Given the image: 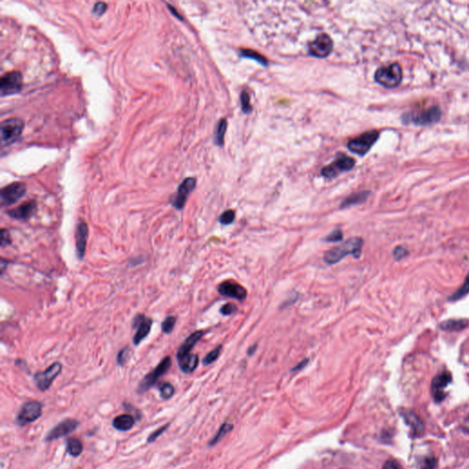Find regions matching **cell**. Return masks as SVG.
Instances as JSON below:
<instances>
[{
	"mask_svg": "<svg viewBox=\"0 0 469 469\" xmlns=\"http://www.w3.org/2000/svg\"><path fill=\"white\" fill-rule=\"evenodd\" d=\"M235 218H236L235 212L233 210H226L220 216L219 222L222 224H230L234 222Z\"/></svg>",
	"mask_w": 469,
	"mask_h": 469,
	"instance_id": "cell-34",
	"label": "cell"
},
{
	"mask_svg": "<svg viewBox=\"0 0 469 469\" xmlns=\"http://www.w3.org/2000/svg\"><path fill=\"white\" fill-rule=\"evenodd\" d=\"M462 430L464 432L469 434V415L465 419V421L462 423Z\"/></svg>",
	"mask_w": 469,
	"mask_h": 469,
	"instance_id": "cell-46",
	"label": "cell"
},
{
	"mask_svg": "<svg viewBox=\"0 0 469 469\" xmlns=\"http://www.w3.org/2000/svg\"><path fill=\"white\" fill-rule=\"evenodd\" d=\"M221 350H222V346H219V347H216L214 350H212L211 352L207 354L205 356V358L203 360V363L205 366L207 365H210L212 363H214L215 361L217 360L219 357V355L221 353Z\"/></svg>",
	"mask_w": 469,
	"mask_h": 469,
	"instance_id": "cell-32",
	"label": "cell"
},
{
	"mask_svg": "<svg viewBox=\"0 0 469 469\" xmlns=\"http://www.w3.org/2000/svg\"><path fill=\"white\" fill-rule=\"evenodd\" d=\"M227 128V122L225 119H221L218 125V129L216 132V143L218 146H222L224 144V137Z\"/></svg>",
	"mask_w": 469,
	"mask_h": 469,
	"instance_id": "cell-29",
	"label": "cell"
},
{
	"mask_svg": "<svg viewBox=\"0 0 469 469\" xmlns=\"http://www.w3.org/2000/svg\"><path fill=\"white\" fill-rule=\"evenodd\" d=\"M204 331H202V330L195 331V332L191 333L190 335L184 341V343L179 347V349L177 351V359L183 358L186 355L191 354V351L193 350V348L195 347V345L204 336Z\"/></svg>",
	"mask_w": 469,
	"mask_h": 469,
	"instance_id": "cell-21",
	"label": "cell"
},
{
	"mask_svg": "<svg viewBox=\"0 0 469 469\" xmlns=\"http://www.w3.org/2000/svg\"><path fill=\"white\" fill-rule=\"evenodd\" d=\"M241 55H243L244 57H248V58L254 59V60L258 61V62H260V63L263 64V65H267V64H268V61H267L265 58H264L262 55L258 54L257 52H255V51L243 50V51L241 52Z\"/></svg>",
	"mask_w": 469,
	"mask_h": 469,
	"instance_id": "cell-33",
	"label": "cell"
},
{
	"mask_svg": "<svg viewBox=\"0 0 469 469\" xmlns=\"http://www.w3.org/2000/svg\"><path fill=\"white\" fill-rule=\"evenodd\" d=\"M88 235V225L85 222L82 221L77 224L76 232H75V245H76L77 257L79 259H82L84 256Z\"/></svg>",
	"mask_w": 469,
	"mask_h": 469,
	"instance_id": "cell-19",
	"label": "cell"
},
{
	"mask_svg": "<svg viewBox=\"0 0 469 469\" xmlns=\"http://www.w3.org/2000/svg\"><path fill=\"white\" fill-rule=\"evenodd\" d=\"M241 107L245 113H249L251 111L252 107L250 105V98L247 91H243L241 94Z\"/></svg>",
	"mask_w": 469,
	"mask_h": 469,
	"instance_id": "cell-35",
	"label": "cell"
},
{
	"mask_svg": "<svg viewBox=\"0 0 469 469\" xmlns=\"http://www.w3.org/2000/svg\"><path fill=\"white\" fill-rule=\"evenodd\" d=\"M62 366L60 362H55L44 371L37 372L34 375L35 384L41 391H46L52 386L55 379L61 374Z\"/></svg>",
	"mask_w": 469,
	"mask_h": 469,
	"instance_id": "cell-7",
	"label": "cell"
},
{
	"mask_svg": "<svg viewBox=\"0 0 469 469\" xmlns=\"http://www.w3.org/2000/svg\"><path fill=\"white\" fill-rule=\"evenodd\" d=\"M159 390L161 393V397L167 401L170 400V398L175 393V388L169 382H164L159 386Z\"/></svg>",
	"mask_w": 469,
	"mask_h": 469,
	"instance_id": "cell-27",
	"label": "cell"
},
{
	"mask_svg": "<svg viewBox=\"0 0 469 469\" xmlns=\"http://www.w3.org/2000/svg\"><path fill=\"white\" fill-rule=\"evenodd\" d=\"M83 443L77 438H70L66 442V452L73 457H78L83 453Z\"/></svg>",
	"mask_w": 469,
	"mask_h": 469,
	"instance_id": "cell-25",
	"label": "cell"
},
{
	"mask_svg": "<svg viewBox=\"0 0 469 469\" xmlns=\"http://www.w3.org/2000/svg\"><path fill=\"white\" fill-rule=\"evenodd\" d=\"M468 324L469 322L466 320H449L442 323L441 328L448 331H454V330L456 331V330H461L463 328L467 327Z\"/></svg>",
	"mask_w": 469,
	"mask_h": 469,
	"instance_id": "cell-26",
	"label": "cell"
},
{
	"mask_svg": "<svg viewBox=\"0 0 469 469\" xmlns=\"http://www.w3.org/2000/svg\"><path fill=\"white\" fill-rule=\"evenodd\" d=\"M107 10V5L103 2H98L96 3L95 6H94V8H93V13L96 15V16H101L103 14L106 12Z\"/></svg>",
	"mask_w": 469,
	"mask_h": 469,
	"instance_id": "cell-42",
	"label": "cell"
},
{
	"mask_svg": "<svg viewBox=\"0 0 469 469\" xmlns=\"http://www.w3.org/2000/svg\"><path fill=\"white\" fill-rule=\"evenodd\" d=\"M37 211V204L34 200L31 201H27L24 204H21L20 206L8 210L7 211V215L13 219L17 220H28L34 216L35 213Z\"/></svg>",
	"mask_w": 469,
	"mask_h": 469,
	"instance_id": "cell-18",
	"label": "cell"
},
{
	"mask_svg": "<svg viewBox=\"0 0 469 469\" xmlns=\"http://www.w3.org/2000/svg\"><path fill=\"white\" fill-rule=\"evenodd\" d=\"M79 424L80 422L75 419H65L61 422H59L48 433L45 437V441L52 442L70 435L71 433L75 432V430L79 427Z\"/></svg>",
	"mask_w": 469,
	"mask_h": 469,
	"instance_id": "cell-13",
	"label": "cell"
},
{
	"mask_svg": "<svg viewBox=\"0 0 469 469\" xmlns=\"http://www.w3.org/2000/svg\"><path fill=\"white\" fill-rule=\"evenodd\" d=\"M375 80L386 88L397 87L402 80V70L397 62L382 66L375 74Z\"/></svg>",
	"mask_w": 469,
	"mask_h": 469,
	"instance_id": "cell-2",
	"label": "cell"
},
{
	"mask_svg": "<svg viewBox=\"0 0 469 469\" xmlns=\"http://www.w3.org/2000/svg\"><path fill=\"white\" fill-rule=\"evenodd\" d=\"M411 122L420 126H428L437 123L441 118V109L439 107L434 106L429 109H423L410 115L408 117Z\"/></svg>",
	"mask_w": 469,
	"mask_h": 469,
	"instance_id": "cell-11",
	"label": "cell"
},
{
	"mask_svg": "<svg viewBox=\"0 0 469 469\" xmlns=\"http://www.w3.org/2000/svg\"><path fill=\"white\" fill-rule=\"evenodd\" d=\"M363 239L361 238H351L338 247H334L325 253L324 260L328 265L338 263L347 256H353L359 258L362 254Z\"/></svg>",
	"mask_w": 469,
	"mask_h": 469,
	"instance_id": "cell-1",
	"label": "cell"
},
{
	"mask_svg": "<svg viewBox=\"0 0 469 469\" xmlns=\"http://www.w3.org/2000/svg\"><path fill=\"white\" fill-rule=\"evenodd\" d=\"M24 123L19 118H10L1 123V142L2 146H6L15 142L22 133Z\"/></svg>",
	"mask_w": 469,
	"mask_h": 469,
	"instance_id": "cell-4",
	"label": "cell"
},
{
	"mask_svg": "<svg viewBox=\"0 0 469 469\" xmlns=\"http://www.w3.org/2000/svg\"><path fill=\"white\" fill-rule=\"evenodd\" d=\"M178 364L179 367L184 372V374H190L193 372L199 364V358L197 355L195 354H189L186 355L181 359H178Z\"/></svg>",
	"mask_w": 469,
	"mask_h": 469,
	"instance_id": "cell-22",
	"label": "cell"
},
{
	"mask_svg": "<svg viewBox=\"0 0 469 469\" xmlns=\"http://www.w3.org/2000/svg\"><path fill=\"white\" fill-rule=\"evenodd\" d=\"M382 469H403L401 468V465L394 460H388L384 464Z\"/></svg>",
	"mask_w": 469,
	"mask_h": 469,
	"instance_id": "cell-44",
	"label": "cell"
},
{
	"mask_svg": "<svg viewBox=\"0 0 469 469\" xmlns=\"http://www.w3.org/2000/svg\"><path fill=\"white\" fill-rule=\"evenodd\" d=\"M407 255V251L405 250V248H401V247H398L396 248L393 251V257H394L396 259H401L402 258H404L405 256Z\"/></svg>",
	"mask_w": 469,
	"mask_h": 469,
	"instance_id": "cell-43",
	"label": "cell"
},
{
	"mask_svg": "<svg viewBox=\"0 0 469 469\" xmlns=\"http://www.w3.org/2000/svg\"><path fill=\"white\" fill-rule=\"evenodd\" d=\"M169 426H170V423H167V424H165L163 427L157 429L156 431H154V432L148 437V441H147V442H149V443L155 442L157 439H158L161 435H163L167 429L169 428Z\"/></svg>",
	"mask_w": 469,
	"mask_h": 469,
	"instance_id": "cell-38",
	"label": "cell"
},
{
	"mask_svg": "<svg viewBox=\"0 0 469 469\" xmlns=\"http://www.w3.org/2000/svg\"><path fill=\"white\" fill-rule=\"evenodd\" d=\"M437 466V460L435 457L430 456L423 459L422 464H421V469H435Z\"/></svg>",
	"mask_w": 469,
	"mask_h": 469,
	"instance_id": "cell-40",
	"label": "cell"
},
{
	"mask_svg": "<svg viewBox=\"0 0 469 469\" xmlns=\"http://www.w3.org/2000/svg\"><path fill=\"white\" fill-rule=\"evenodd\" d=\"M1 241H0V245L2 248H5L7 246H9L11 244V237H10V234H9V231L5 229V228H2L1 229Z\"/></svg>",
	"mask_w": 469,
	"mask_h": 469,
	"instance_id": "cell-39",
	"label": "cell"
},
{
	"mask_svg": "<svg viewBox=\"0 0 469 469\" xmlns=\"http://www.w3.org/2000/svg\"><path fill=\"white\" fill-rule=\"evenodd\" d=\"M134 424L135 418L130 414L118 415L113 420L114 428L120 432H128L133 428Z\"/></svg>",
	"mask_w": 469,
	"mask_h": 469,
	"instance_id": "cell-23",
	"label": "cell"
},
{
	"mask_svg": "<svg viewBox=\"0 0 469 469\" xmlns=\"http://www.w3.org/2000/svg\"><path fill=\"white\" fill-rule=\"evenodd\" d=\"M452 382V375L448 371H443L436 375L432 381V394L436 402H441L446 397L445 387Z\"/></svg>",
	"mask_w": 469,
	"mask_h": 469,
	"instance_id": "cell-16",
	"label": "cell"
},
{
	"mask_svg": "<svg viewBox=\"0 0 469 469\" xmlns=\"http://www.w3.org/2000/svg\"><path fill=\"white\" fill-rule=\"evenodd\" d=\"M308 362H309L308 359H304V360L302 361V362L299 363L297 366H295V367H293V370H292V371H293V372H296V371L302 370V369H303V367H305L306 365L308 364Z\"/></svg>",
	"mask_w": 469,
	"mask_h": 469,
	"instance_id": "cell-45",
	"label": "cell"
},
{
	"mask_svg": "<svg viewBox=\"0 0 469 469\" xmlns=\"http://www.w3.org/2000/svg\"><path fill=\"white\" fill-rule=\"evenodd\" d=\"M333 42L327 34H321L310 44V54L317 58H325L333 51Z\"/></svg>",
	"mask_w": 469,
	"mask_h": 469,
	"instance_id": "cell-14",
	"label": "cell"
},
{
	"mask_svg": "<svg viewBox=\"0 0 469 469\" xmlns=\"http://www.w3.org/2000/svg\"><path fill=\"white\" fill-rule=\"evenodd\" d=\"M343 237H344L343 232L339 230V229H336V230H333V231L331 232V233L327 236V238H325V240H326L327 242H331V243H333V242H339V241H342Z\"/></svg>",
	"mask_w": 469,
	"mask_h": 469,
	"instance_id": "cell-37",
	"label": "cell"
},
{
	"mask_svg": "<svg viewBox=\"0 0 469 469\" xmlns=\"http://www.w3.org/2000/svg\"><path fill=\"white\" fill-rule=\"evenodd\" d=\"M379 135L380 134L377 130L368 131L356 138L351 139L347 144V147L354 153L363 156L371 149V147L378 140Z\"/></svg>",
	"mask_w": 469,
	"mask_h": 469,
	"instance_id": "cell-6",
	"label": "cell"
},
{
	"mask_svg": "<svg viewBox=\"0 0 469 469\" xmlns=\"http://www.w3.org/2000/svg\"><path fill=\"white\" fill-rule=\"evenodd\" d=\"M196 180L194 178H186L184 182L179 186L175 196L170 201L171 205L176 208L177 210H182L186 204L187 198L195 188Z\"/></svg>",
	"mask_w": 469,
	"mask_h": 469,
	"instance_id": "cell-12",
	"label": "cell"
},
{
	"mask_svg": "<svg viewBox=\"0 0 469 469\" xmlns=\"http://www.w3.org/2000/svg\"><path fill=\"white\" fill-rule=\"evenodd\" d=\"M26 185L23 183H13L5 186L0 193L2 206H9L20 201L26 193Z\"/></svg>",
	"mask_w": 469,
	"mask_h": 469,
	"instance_id": "cell-8",
	"label": "cell"
},
{
	"mask_svg": "<svg viewBox=\"0 0 469 469\" xmlns=\"http://www.w3.org/2000/svg\"><path fill=\"white\" fill-rule=\"evenodd\" d=\"M129 347H124L118 352L117 357H116V362L119 366H124L126 364V362L128 361V359H129Z\"/></svg>",
	"mask_w": 469,
	"mask_h": 469,
	"instance_id": "cell-36",
	"label": "cell"
},
{
	"mask_svg": "<svg viewBox=\"0 0 469 469\" xmlns=\"http://www.w3.org/2000/svg\"><path fill=\"white\" fill-rule=\"evenodd\" d=\"M237 306L233 303H226L224 304V306L221 307L220 309V313H222L223 315H230L232 313H235L237 311Z\"/></svg>",
	"mask_w": 469,
	"mask_h": 469,
	"instance_id": "cell-41",
	"label": "cell"
},
{
	"mask_svg": "<svg viewBox=\"0 0 469 469\" xmlns=\"http://www.w3.org/2000/svg\"><path fill=\"white\" fill-rule=\"evenodd\" d=\"M153 321L144 314H137L132 322V327L137 329L136 333L133 336V344L138 346L150 333Z\"/></svg>",
	"mask_w": 469,
	"mask_h": 469,
	"instance_id": "cell-15",
	"label": "cell"
},
{
	"mask_svg": "<svg viewBox=\"0 0 469 469\" xmlns=\"http://www.w3.org/2000/svg\"><path fill=\"white\" fill-rule=\"evenodd\" d=\"M368 195H369V192H360L358 193H354L342 203L340 207L344 209L355 204H362L367 200Z\"/></svg>",
	"mask_w": 469,
	"mask_h": 469,
	"instance_id": "cell-24",
	"label": "cell"
},
{
	"mask_svg": "<svg viewBox=\"0 0 469 469\" xmlns=\"http://www.w3.org/2000/svg\"><path fill=\"white\" fill-rule=\"evenodd\" d=\"M230 430H232V424H230V423H227V422L224 423V424L222 425V427H221L220 430L218 431V434H217L216 436H215V437L212 439V441L210 442L209 444H210V445H214V444H216V443L219 442V441H220V440H221V439L224 437V435H226V434H227V433H228Z\"/></svg>",
	"mask_w": 469,
	"mask_h": 469,
	"instance_id": "cell-31",
	"label": "cell"
},
{
	"mask_svg": "<svg viewBox=\"0 0 469 469\" xmlns=\"http://www.w3.org/2000/svg\"><path fill=\"white\" fill-rule=\"evenodd\" d=\"M42 414V404L39 401H30L25 402L21 406L17 415L16 422L20 426H26L28 423L37 421Z\"/></svg>",
	"mask_w": 469,
	"mask_h": 469,
	"instance_id": "cell-5",
	"label": "cell"
},
{
	"mask_svg": "<svg viewBox=\"0 0 469 469\" xmlns=\"http://www.w3.org/2000/svg\"><path fill=\"white\" fill-rule=\"evenodd\" d=\"M401 415L412 430L413 435L414 436H421L423 434L424 424L414 412L409 410H401Z\"/></svg>",
	"mask_w": 469,
	"mask_h": 469,
	"instance_id": "cell-20",
	"label": "cell"
},
{
	"mask_svg": "<svg viewBox=\"0 0 469 469\" xmlns=\"http://www.w3.org/2000/svg\"><path fill=\"white\" fill-rule=\"evenodd\" d=\"M22 75L20 72H10L3 75L0 80V95H15L22 89Z\"/></svg>",
	"mask_w": 469,
	"mask_h": 469,
	"instance_id": "cell-9",
	"label": "cell"
},
{
	"mask_svg": "<svg viewBox=\"0 0 469 469\" xmlns=\"http://www.w3.org/2000/svg\"><path fill=\"white\" fill-rule=\"evenodd\" d=\"M354 166L355 160L353 158L345 154H339L333 163L323 169L322 174L327 178H333L337 176L342 171L351 170Z\"/></svg>",
	"mask_w": 469,
	"mask_h": 469,
	"instance_id": "cell-10",
	"label": "cell"
},
{
	"mask_svg": "<svg viewBox=\"0 0 469 469\" xmlns=\"http://www.w3.org/2000/svg\"><path fill=\"white\" fill-rule=\"evenodd\" d=\"M171 367V359L170 357H165L163 360L161 361L158 366H157L153 370H151L149 374L146 375L143 378L142 381L139 382L137 392L138 394H143L146 391L150 389V387H153L157 383V381L160 380L161 377H163Z\"/></svg>",
	"mask_w": 469,
	"mask_h": 469,
	"instance_id": "cell-3",
	"label": "cell"
},
{
	"mask_svg": "<svg viewBox=\"0 0 469 469\" xmlns=\"http://www.w3.org/2000/svg\"><path fill=\"white\" fill-rule=\"evenodd\" d=\"M469 293V274L467 277V279H465L464 281V284H463L456 293H453L450 297V301L452 302H455V301H457V300L461 299L463 297H465L466 295H468Z\"/></svg>",
	"mask_w": 469,
	"mask_h": 469,
	"instance_id": "cell-28",
	"label": "cell"
},
{
	"mask_svg": "<svg viewBox=\"0 0 469 469\" xmlns=\"http://www.w3.org/2000/svg\"><path fill=\"white\" fill-rule=\"evenodd\" d=\"M218 293L224 297L233 298V299L243 301L247 297V291L245 288L242 287L235 281H224L218 286Z\"/></svg>",
	"mask_w": 469,
	"mask_h": 469,
	"instance_id": "cell-17",
	"label": "cell"
},
{
	"mask_svg": "<svg viewBox=\"0 0 469 469\" xmlns=\"http://www.w3.org/2000/svg\"><path fill=\"white\" fill-rule=\"evenodd\" d=\"M176 324V317L174 316H167L164 322L162 323V331L164 333H170L174 329Z\"/></svg>",
	"mask_w": 469,
	"mask_h": 469,
	"instance_id": "cell-30",
	"label": "cell"
}]
</instances>
